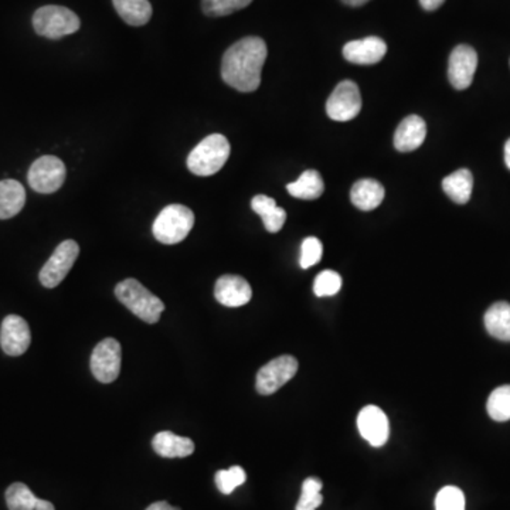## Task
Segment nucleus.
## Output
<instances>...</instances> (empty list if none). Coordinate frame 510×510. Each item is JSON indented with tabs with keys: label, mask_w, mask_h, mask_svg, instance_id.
<instances>
[{
	"label": "nucleus",
	"mask_w": 510,
	"mask_h": 510,
	"mask_svg": "<svg viewBox=\"0 0 510 510\" xmlns=\"http://www.w3.org/2000/svg\"><path fill=\"white\" fill-rule=\"evenodd\" d=\"M478 67V55L471 46L459 45L449 55L448 79L455 89L471 87Z\"/></svg>",
	"instance_id": "11"
},
{
	"label": "nucleus",
	"mask_w": 510,
	"mask_h": 510,
	"mask_svg": "<svg viewBox=\"0 0 510 510\" xmlns=\"http://www.w3.org/2000/svg\"><path fill=\"white\" fill-rule=\"evenodd\" d=\"M121 361H123V349L118 340L114 337H106L97 344L91 354V371L94 378L109 385L118 378L121 371Z\"/></svg>",
	"instance_id": "7"
},
{
	"label": "nucleus",
	"mask_w": 510,
	"mask_h": 510,
	"mask_svg": "<svg viewBox=\"0 0 510 510\" xmlns=\"http://www.w3.org/2000/svg\"><path fill=\"white\" fill-rule=\"evenodd\" d=\"M34 510H55V505L48 502V500L38 499L36 509Z\"/></svg>",
	"instance_id": "35"
},
{
	"label": "nucleus",
	"mask_w": 510,
	"mask_h": 510,
	"mask_svg": "<svg viewBox=\"0 0 510 510\" xmlns=\"http://www.w3.org/2000/svg\"><path fill=\"white\" fill-rule=\"evenodd\" d=\"M81 21L74 12L64 6H43L33 16V28L38 36L57 40L79 31Z\"/></svg>",
	"instance_id": "5"
},
{
	"label": "nucleus",
	"mask_w": 510,
	"mask_h": 510,
	"mask_svg": "<svg viewBox=\"0 0 510 510\" xmlns=\"http://www.w3.org/2000/svg\"><path fill=\"white\" fill-rule=\"evenodd\" d=\"M298 371V361L291 354L276 357L268 361L257 373L255 387L261 395H274L276 391L285 386Z\"/></svg>",
	"instance_id": "9"
},
{
	"label": "nucleus",
	"mask_w": 510,
	"mask_h": 510,
	"mask_svg": "<svg viewBox=\"0 0 510 510\" xmlns=\"http://www.w3.org/2000/svg\"><path fill=\"white\" fill-rule=\"evenodd\" d=\"M215 480L218 490L225 495H230L235 488L245 482L247 475H245V471L242 470V466H232L230 470L218 471L216 473Z\"/></svg>",
	"instance_id": "29"
},
{
	"label": "nucleus",
	"mask_w": 510,
	"mask_h": 510,
	"mask_svg": "<svg viewBox=\"0 0 510 510\" xmlns=\"http://www.w3.org/2000/svg\"><path fill=\"white\" fill-rule=\"evenodd\" d=\"M147 510H181L179 507L172 506L166 500H160V502H155V504L150 505L147 507Z\"/></svg>",
	"instance_id": "34"
},
{
	"label": "nucleus",
	"mask_w": 510,
	"mask_h": 510,
	"mask_svg": "<svg viewBox=\"0 0 510 510\" xmlns=\"http://www.w3.org/2000/svg\"><path fill=\"white\" fill-rule=\"evenodd\" d=\"M194 225V213L183 204H170L160 211L152 232L157 242L174 245L183 242Z\"/></svg>",
	"instance_id": "4"
},
{
	"label": "nucleus",
	"mask_w": 510,
	"mask_h": 510,
	"mask_svg": "<svg viewBox=\"0 0 510 510\" xmlns=\"http://www.w3.org/2000/svg\"><path fill=\"white\" fill-rule=\"evenodd\" d=\"M152 448L164 458H186L194 453V442L174 432L162 431L153 437Z\"/></svg>",
	"instance_id": "17"
},
{
	"label": "nucleus",
	"mask_w": 510,
	"mask_h": 510,
	"mask_svg": "<svg viewBox=\"0 0 510 510\" xmlns=\"http://www.w3.org/2000/svg\"><path fill=\"white\" fill-rule=\"evenodd\" d=\"M385 187L373 179H361L353 184L351 191L352 203L363 211L374 210L385 199Z\"/></svg>",
	"instance_id": "19"
},
{
	"label": "nucleus",
	"mask_w": 510,
	"mask_h": 510,
	"mask_svg": "<svg viewBox=\"0 0 510 510\" xmlns=\"http://www.w3.org/2000/svg\"><path fill=\"white\" fill-rule=\"evenodd\" d=\"M31 344L28 322L17 315L4 318L0 327V346L7 356H21Z\"/></svg>",
	"instance_id": "13"
},
{
	"label": "nucleus",
	"mask_w": 510,
	"mask_h": 510,
	"mask_svg": "<svg viewBox=\"0 0 510 510\" xmlns=\"http://www.w3.org/2000/svg\"><path fill=\"white\" fill-rule=\"evenodd\" d=\"M115 296L135 317L147 323L159 322L165 310V303L145 288L140 281L125 279L115 286Z\"/></svg>",
	"instance_id": "3"
},
{
	"label": "nucleus",
	"mask_w": 510,
	"mask_h": 510,
	"mask_svg": "<svg viewBox=\"0 0 510 510\" xmlns=\"http://www.w3.org/2000/svg\"><path fill=\"white\" fill-rule=\"evenodd\" d=\"M446 0H420V4L427 12H434L444 4Z\"/></svg>",
	"instance_id": "33"
},
{
	"label": "nucleus",
	"mask_w": 510,
	"mask_h": 510,
	"mask_svg": "<svg viewBox=\"0 0 510 510\" xmlns=\"http://www.w3.org/2000/svg\"><path fill=\"white\" fill-rule=\"evenodd\" d=\"M67 170L63 160L46 155L38 157L29 169L28 181L31 189L38 193L50 194L62 189Z\"/></svg>",
	"instance_id": "6"
},
{
	"label": "nucleus",
	"mask_w": 510,
	"mask_h": 510,
	"mask_svg": "<svg viewBox=\"0 0 510 510\" xmlns=\"http://www.w3.org/2000/svg\"><path fill=\"white\" fill-rule=\"evenodd\" d=\"M116 12L130 26H143L152 17V4L149 0H113Z\"/></svg>",
	"instance_id": "24"
},
{
	"label": "nucleus",
	"mask_w": 510,
	"mask_h": 510,
	"mask_svg": "<svg viewBox=\"0 0 510 510\" xmlns=\"http://www.w3.org/2000/svg\"><path fill=\"white\" fill-rule=\"evenodd\" d=\"M490 419L497 422L510 420V385L500 386L490 393L487 404Z\"/></svg>",
	"instance_id": "25"
},
{
	"label": "nucleus",
	"mask_w": 510,
	"mask_h": 510,
	"mask_svg": "<svg viewBox=\"0 0 510 510\" xmlns=\"http://www.w3.org/2000/svg\"><path fill=\"white\" fill-rule=\"evenodd\" d=\"M286 191L301 200H317L325 191V183L319 172L310 169L303 172L298 181L286 184Z\"/></svg>",
	"instance_id": "22"
},
{
	"label": "nucleus",
	"mask_w": 510,
	"mask_h": 510,
	"mask_svg": "<svg viewBox=\"0 0 510 510\" xmlns=\"http://www.w3.org/2000/svg\"><path fill=\"white\" fill-rule=\"evenodd\" d=\"M80 247L74 240H65L58 245L51 255L45 267L41 268V285L46 288H55L63 283V279L72 271L75 259H79Z\"/></svg>",
	"instance_id": "8"
},
{
	"label": "nucleus",
	"mask_w": 510,
	"mask_h": 510,
	"mask_svg": "<svg viewBox=\"0 0 510 510\" xmlns=\"http://www.w3.org/2000/svg\"><path fill=\"white\" fill-rule=\"evenodd\" d=\"M387 45L380 38H366L349 41L344 47V57L347 62L357 65L378 64L385 58Z\"/></svg>",
	"instance_id": "14"
},
{
	"label": "nucleus",
	"mask_w": 510,
	"mask_h": 510,
	"mask_svg": "<svg viewBox=\"0 0 510 510\" xmlns=\"http://www.w3.org/2000/svg\"><path fill=\"white\" fill-rule=\"evenodd\" d=\"M361 109V96L356 82L342 81L336 85L327 102V114L337 123L356 118Z\"/></svg>",
	"instance_id": "10"
},
{
	"label": "nucleus",
	"mask_w": 510,
	"mask_h": 510,
	"mask_svg": "<svg viewBox=\"0 0 510 510\" xmlns=\"http://www.w3.org/2000/svg\"><path fill=\"white\" fill-rule=\"evenodd\" d=\"M342 288V276L336 271L325 269L315 278L313 293L317 296H334Z\"/></svg>",
	"instance_id": "30"
},
{
	"label": "nucleus",
	"mask_w": 510,
	"mask_h": 510,
	"mask_svg": "<svg viewBox=\"0 0 510 510\" xmlns=\"http://www.w3.org/2000/svg\"><path fill=\"white\" fill-rule=\"evenodd\" d=\"M485 327L495 339L510 342V303L497 302L485 313Z\"/></svg>",
	"instance_id": "21"
},
{
	"label": "nucleus",
	"mask_w": 510,
	"mask_h": 510,
	"mask_svg": "<svg viewBox=\"0 0 510 510\" xmlns=\"http://www.w3.org/2000/svg\"><path fill=\"white\" fill-rule=\"evenodd\" d=\"M252 210L262 218L267 232L278 233L285 225L286 211L276 206V201L266 194H259L251 200Z\"/></svg>",
	"instance_id": "20"
},
{
	"label": "nucleus",
	"mask_w": 510,
	"mask_h": 510,
	"mask_svg": "<svg viewBox=\"0 0 510 510\" xmlns=\"http://www.w3.org/2000/svg\"><path fill=\"white\" fill-rule=\"evenodd\" d=\"M38 497L31 492L28 485L13 483L6 490V504L9 510H34Z\"/></svg>",
	"instance_id": "26"
},
{
	"label": "nucleus",
	"mask_w": 510,
	"mask_h": 510,
	"mask_svg": "<svg viewBox=\"0 0 510 510\" xmlns=\"http://www.w3.org/2000/svg\"><path fill=\"white\" fill-rule=\"evenodd\" d=\"M252 0H201L204 13L210 17L228 16L249 6Z\"/></svg>",
	"instance_id": "28"
},
{
	"label": "nucleus",
	"mask_w": 510,
	"mask_h": 510,
	"mask_svg": "<svg viewBox=\"0 0 510 510\" xmlns=\"http://www.w3.org/2000/svg\"><path fill=\"white\" fill-rule=\"evenodd\" d=\"M266 41L244 38L225 51L221 62V79L240 92H254L261 84V72L267 60Z\"/></svg>",
	"instance_id": "1"
},
{
	"label": "nucleus",
	"mask_w": 510,
	"mask_h": 510,
	"mask_svg": "<svg viewBox=\"0 0 510 510\" xmlns=\"http://www.w3.org/2000/svg\"><path fill=\"white\" fill-rule=\"evenodd\" d=\"M505 164H506L507 169L510 170V140L505 145Z\"/></svg>",
	"instance_id": "37"
},
{
	"label": "nucleus",
	"mask_w": 510,
	"mask_h": 510,
	"mask_svg": "<svg viewBox=\"0 0 510 510\" xmlns=\"http://www.w3.org/2000/svg\"><path fill=\"white\" fill-rule=\"evenodd\" d=\"M322 482L318 478H308L303 480L302 492L295 510H317L322 505Z\"/></svg>",
	"instance_id": "27"
},
{
	"label": "nucleus",
	"mask_w": 510,
	"mask_h": 510,
	"mask_svg": "<svg viewBox=\"0 0 510 510\" xmlns=\"http://www.w3.org/2000/svg\"><path fill=\"white\" fill-rule=\"evenodd\" d=\"M215 296L221 305L238 308L251 301L252 289L242 276H223L216 283Z\"/></svg>",
	"instance_id": "15"
},
{
	"label": "nucleus",
	"mask_w": 510,
	"mask_h": 510,
	"mask_svg": "<svg viewBox=\"0 0 510 510\" xmlns=\"http://www.w3.org/2000/svg\"><path fill=\"white\" fill-rule=\"evenodd\" d=\"M342 2H344V4H347V6L359 7L368 4L370 0H342Z\"/></svg>",
	"instance_id": "36"
},
{
	"label": "nucleus",
	"mask_w": 510,
	"mask_h": 510,
	"mask_svg": "<svg viewBox=\"0 0 510 510\" xmlns=\"http://www.w3.org/2000/svg\"><path fill=\"white\" fill-rule=\"evenodd\" d=\"M232 148L227 138L213 133L204 138L187 157V169L196 176H211L220 172L230 157Z\"/></svg>",
	"instance_id": "2"
},
{
	"label": "nucleus",
	"mask_w": 510,
	"mask_h": 510,
	"mask_svg": "<svg viewBox=\"0 0 510 510\" xmlns=\"http://www.w3.org/2000/svg\"><path fill=\"white\" fill-rule=\"evenodd\" d=\"M26 203L23 184L13 179L0 181V220L14 217Z\"/></svg>",
	"instance_id": "18"
},
{
	"label": "nucleus",
	"mask_w": 510,
	"mask_h": 510,
	"mask_svg": "<svg viewBox=\"0 0 510 510\" xmlns=\"http://www.w3.org/2000/svg\"><path fill=\"white\" fill-rule=\"evenodd\" d=\"M357 429L371 446H385L390 436L387 415L378 405H366L357 415Z\"/></svg>",
	"instance_id": "12"
},
{
	"label": "nucleus",
	"mask_w": 510,
	"mask_h": 510,
	"mask_svg": "<svg viewBox=\"0 0 510 510\" xmlns=\"http://www.w3.org/2000/svg\"><path fill=\"white\" fill-rule=\"evenodd\" d=\"M442 189L451 200L465 204L472 196L473 176L468 169H459L442 181Z\"/></svg>",
	"instance_id": "23"
},
{
	"label": "nucleus",
	"mask_w": 510,
	"mask_h": 510,
	"mask_svg": "<svg viewBox=\"0 0 510 510\" xmlns=\"http://www.w3.org/2000/svg\"><path fill=\"white\" fill-rule=\"evenodd\" d=\"M427 136V125L419 115L403 119L395 133V148L400 152H412L419 149Z\"/></svg>",
	"instance_id": "16"
},
{
	"label": "nucleus",
	"mask_w": 510,
	"mask_h": 510,
	"mask_svg": "<svg viewBox=\"0 0 510 510\" xmlns=\"http://www.w3.org/2000/svg\"><path fill=\"white\" fill-rule=\"evenodd\" d=\"M323 245L317 237H308L303 240L301 247L300 264L303 269L317 266L322 259Z\"/></svg>",
	"instance_id": "32"
},
{
	"label": "nucleus",
	"mask_w": 510,
	"mask_h": 510,
	"mask_svg": "<svg viewBox=\"0 0 510 510\" xmlns=\"http://www.w3.org/2000/svg\"><path fill=\"white\" fill-rule=\"evenodd\" d=\"M437 510H465V497L456 487H446L436 497Z\"/></svg>",
	"instance_id": "31"
}]
</instances>
